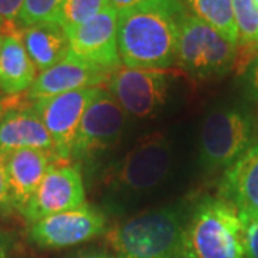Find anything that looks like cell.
<instances>
[{
	"mask_svg": "<svg viewBox=\"0 0 258 258\" xmlns=\"http://www.w3.org/2000/svg\"><path fill=\"white\" fill-rule=\"evenodd\" d=\"M108 6V0H64L57 18L63 29L79 26L95 18Z\"/></svg>",
	"mask_w": 258,
	"mask_h": 258,
	"instance_id": "44dd1931",
	"label": "cell"
},
{
	"mask_svg": "<svg viewBox=\"0 0 258 258\" xmlns=\"http://www.w3.org/2000/svg\"><path fill=\"white\" fill-rule=\"evenodd\" d=\"M2 113H3V99L0 98V116H2Z\"/></svg>",
	"mask_w": 258,
	"mask_h": 258,
	"instance_id": "4dcf8cb0",
	"label": "cell"
},
{
	"mask_svg": "<svg viewBox=\"0 0 258 258\" xmlns=\"http://www.w3.org/2000/svg\"><path fill=\"white\" fill-rule=\"evenodd\" d=\"M142 2H145V0H108V5L111 6L112 9H115L118 13H120L123 10L137 6V5L142 3Z\"/></svg>",
	"mask_w": 258,
	"mask_h": 258,
	"instance_id": "83f0119b",
	"label": "cell"
},
{
	"mask_svg": "<svg viewBox=\"0 0 258 258\" xmlns=\"http://www.w3.org/2000/svg\"><path fill=\"white\" fill-rule=\"evenodd\" d=\"M25 0H0V18L8 22H16Z\"/></svg>",
	"mask_w": 258,
	"mask_h": 258,
	"instance_id": "484cf974",
	"label": "cell"
},
{
	"mask_svg": "<svg viewBox=\"0 0 258 258\" xmlns=\"http://www.w3.org/2000/svg\"><path fill=\"white\" fill-rule=\"evenodd\" d=\"M218 197L241 214L258 212V142L224 171Z\"/></svg>",
	"mask_w": 258,
	"mask_h": 258,
	"instance_id": "e0dca14e",
	"label": "cell"
},
{
	"mask_svg": "<svg viewBox=\"0 0 258 258\" xmlns=\"http://www.w3.org/2000/svg\"><path fill=\"white\" fill-rule=\"evenodd\" d=\"M108 230V218L99 208L85 204L72 211L49 215L30 224L29 240L43 249L74 247L102 235Z\"/></svg>",
	"mask_w": 258,
	"mask_h": 258,
	"instance_id": "ba28073f",
	"label": "cell"
},
{
	"mask_svg": "<svg viewBox=\"0 0 258 258\" xmlns=\"http://www.w3.org/2000/svg\"><path fill=\"white\" fill-rule=\"evenodd\" d=\"M172 164L171 139L162 132L148 135L106 172V189L120 198L147 195L168 178Z\"/></svg>",
	"mask_w": 258,
	"mask_h": 258,
	"instance_id": "277c9868",
	"label": "cell"
},
{
	"mask_svg": "<svg viewBox=\"0 0 258 258\" xmlns=\"http://www.w3.org/2000/svg\"><path fill=\"white\" fill-rule=\"evenodd\" d=\"M16 149H43L56 154L52 137L36 111L19 101L6 99L0 116V152Z\"/></svg>",
	"mask_w": 258,
	"mask_h": 258,
	"instance_id": "5bb4252c",
	"label": "cell"
},
{
	"mask_svg": "<svg viewBox=\"0 0 258 258\" xmlns=\"http://www.w3.org/2000/svg\"><path fill=\"white\" fill-rule=\"evenodd\" d=\"M36 71L23 46L22 29L16 22H8L0 43V91L9 96L28 92L36 79Z\"/></svg>",
	"mask_w": 258,
	"mask_h": 258,
	"instance_id": "2e32d148",
	"label": "cell"
},
{
	"mask_svg": "<svg viewBox=\"0 0 258 258\" xmlns=\"http://www.w3.org/2000/svg\"><path fill=\"white\" fill-rule=\"evenodd\" d=\"M195 18L220 32L231 43L238 46V32L234 19L232 0H184Z\"/></svg>",
	"mask_w": 258,
	"mask_h": 258,
	"instance_id": "d6986e66",
	"label": "cell"
},
{
	"mask_svg": "<svg viewBox=\"0 0 258 258\" xmlns=\"http://www.w3.org/2000/svg\"><path fill=\"white\" fill-rule=\"evenodd\" d=\"M244 92L251 101L258 102V52L240 71Z\"/></svg>",
	"mask_w": 258,
	"mask_h": 258,
	"instance_id": "cb8c5ba5",
	"label": "cell"
},
{
	"mask_svg": "<svg viewBox=\"0 0 258 258\" xmlns=\"http://www.w3.org/2000/svg\"><path fill=\"white\" fill-rule=\"evenodd\" d=\"M22 42L30 60L40 72L62 62L71 52L64 29L55 22L22 28Z\"/></svg>",
	"mask_w": 258,
	"mask_h": 258,
	"instance_id": "ac0fdd59",
	"label": "cell"
},
{
	"mask_svg": "<svg viewBox=\"0 0 258 258\" xmlns=\"http://www.w3.org/2000/svg\"><path fill=\"white\" fill-rule=\"evenodd\" d=\"M72 258H118L115 254H112L106 249L101 248H91V249H85L82 252L76 254Z\"/></svg>",
	"mask_w": 258,
	"mask_h": 258,
	"instance_id": "4316f807",
	"label": "cell"
},
{
	"mask_svg": "<svg viewBox=\"0 0 258 258\" xmlns=\"http://www.w3.org/2000/svg\"><path fill=\"white\" fill-rule=\"evenodd\" d=\"M126 123V113L111 92L102 89L86 111L75 139L72 158L91 159L119 142Z\"/></svg>",
	"mask_w": 258,
	"mask_h": 258,
	"instance_id": "30bf717a",
	"label": "cell"
},
{
	"mask_svg": "<svg viewBox=\"0 0 258 258\" xmlns=\"http://www.w3.org/2000/svg\"><path fill=\"white\" fill-rule=\"evenodd\" d=\"M6 23H8V20L0 18V43H2L3 36H5V32H6Z\"/></svg>",
	"mask_w": 258,
	"mask_h": 258,
	"instance_id": "f546056e",
	"label": "cell"
},
{
	"mask_svg": "<svg viewBox=\"0 0 258 258\" xmlns=\"http://www.w3.org/2000/svg\"><path fill=\"white\" fill-rule=\"evenodd\" d=\"M6 155L0 152V215L8 214L13 208L12 198H10L9 182H8V174H6Z\"/></svg>",
	"mask_w": 258,
	"mask_h": 258,
	"instance_id": "d4e9b609",
	"label": "cell"
},
{
	"mask_svg": "<svg viewBox=\"0 0 258 258\" xmlns=\"http://www.w3.org/2000/svg\"><path fill=\"white\" fill-rule=\"evenodd\" d=\"M238 62V46L205 22L186 13L178 39L176 64L194 79H218Z\"/></svg>",
	"mask_w": 258,
	"mask_h": 258,
	"instance_id": "8992f818",
	"label": "cell"
},
{
	"mask_svg": "<svg viewBox=\"0 0 258 258\" xmlns=\"http://www.w3.org/2000/svg\"><path fill=\"white\" fill-rule=\"evenodd\" d=\"M112 72L88 63L69 52L62 62L37 75L33 85L26 92L29 101L56 96L88 88H99L108 83Z\"/></svg>",
	"mask_w": 258,
	"mask_h": 258,
	"instance_id": "4fadbf2b",
	"label": "cell"
},
{
	"mask_svg": "<svg viewBox=\"0 0 258 258\" xmlns=\"http://www.w3.org/2000/svg\"><path fill=\"white\" fill-rule=\"evenodd\" d=\"M186 13L181 0H145L118 13L120 62L132 69L159 71L175 64Z\"/></svg>",
	"mask_w": 258,
	"mask_h": 258,
	"instance_id": "6da1fadb",
	"label": "cell"
},
{
	"mask_svg": "<svg viewBox=\"0 0 258 258\" xmlns=\"http://www.w3.org/2000/svg\"><path fill=\"white\" fill-rule=\"evenodd\" d=\"M85 204L86 192L79 168L59 159L49 166L36 192L19 212L29 224H33L49 215L78 210Z\"/></svg>",
	"mask_w": 258,
	"mask_h": 258,
	"instance_id": "9c48e42d",
	"label": "cell"
},
{
	"mask_svg": "<svg viewBox=\"0 0 258 258\" xmlns=\"http://www.w3.org/2000/svg\"><path fill=\"white\" fill-rule=\"evenodd\" d=\"M238 32V49L244 50L241 69L258 52V5L255 0H232Z\"/></svg>",
	"mask_w": 258,
	"mask_h": 258,
	"instance_id": "ffe728a7",
	"label": "cell"
},
{
	"mask_svg": "<svg viewBox=\"0 0 258 258\" xmlns=\"http://www.w3.org/2000/svg\"><path fill=\"white\" fill-rule=\"evenodd\" d=\"M182 249L191 258H245L237 208L220 197L201 198L185 221Z\"/></svg>",
	"mask_w": 258,
	"mask_h": 258,
	"instance_id": "7a4b0ae2",
	"label": "cell"
},
{
	"mask_svg": "<svg viewBox=\"0 0 258 258\" xmlns=\"http://www.w3.org/2000/svg\"><path fill=\"white\" fill-rule=\"evenodd\" d=\"M171 76L159 69L118 68L108 81V89L126 115L145 119L162 111L169 99Z\"/></svg>",
	"mask_w": 258,
	"mask_h": 258,
	"instance_id": "52a82bcc",
	"label": "cell"
},
{
	"mask_svg": "<svg viewBox=\"0 0 258 258\" xmlns=\"http://www.w3.org/2000/svg\"><path fill=\"white\" fill-rule=\"evenodd\" d=\"M178 258H191V257H188V255H186V254L184 252V249H182V252L179 254V257H178Z\"/></svg>",
	"mask_w": 258,
	"mask_h": 258,
	"instance_id": "1f68e13d",
	"label": "cell"
},
{
	"mask_svg": "<svg viewBox=\"0 0 258 258\" xmlns=\"http://www.w3.org/2000/svg\"><path fill=\"white\" fill-rule=\"evenodd\" d=\"M255 122L241 106H221L207 113L200 137V164L215 172L230 168L255 144Z\"/></svg>",
	"mask_w": 258,
	"mask_h": 258,
	"instance_id": "5b68a950",
	"label": "cell"
},
{
	"mask_svg": "<svg viewBox=\"0 0 258 258\" xmlns=\"http://www.w3.org/2000/svg\"><path fill=\"white\" fill-rule=\"evenodd\" d=\"M240 214L244 228V254L245 258H258V212Z\"/></svg>",
	"mask_w": 258,
	"mask_h": 258,
	"instance_id": "603a6c76",
	"label": "cell"
},
{
	"mask_svg": "<svg viewBox=\"0 0 258 258\" xmlns=\"http://www.w3.org/2000/svg\"><path fill=\"white\" fill-rule=\"evenodd\" d=\"M63 2L64 0H25L16 22L22 28L43 22L57 23Z\"/></svg>",
	"mask_w": 258,
	"mask_h": 258,
	"instance_id": "7402d4cb",
	"label": "cell"
},
{
	"mask_svg": "<svg viewBox=\"0 0 258 258\" xmlns=\"http://www.w3.org/2000/svg\"><path fill=\"white\" fill-rule=\"evenodd\" d=\"M255 2H257V5H258V0H255Z\"/></svg>",
	"mask_w": 258,
	"mask_h": 258,
	"instance_id": "d6a6232c",
	"label": "cell"
},
{
	"mask_svg": "<svg viewBox=\"0 0 258 258\" xmlns=\"http://www.w3.org/2000/svg\"><path fill=\"white\" fill-rule=\"evenodd\" d=\"M5 155L12 205L22 211L36 192L49 166L59 158L43 149H16Z\"/></svg>",
	"mask_w": 258,
	"mask_h": 258,
	"instance_id": "9a60e30c",
	"label": "cell"
},
{
	"mask_svg": "<svg viewBox=\"0 0 258 258\" xmlns=\"http://www.w3.org/2000/svg\"><path fill=\"white\" fill-rule=\"evenodd\" d=\"M99 91L101 88H88L32 101V108L52 137L59 159L69 161L72 158L75 139L83 113Z\"/></svg>",
	"mask_w": 258,
	"mask_h": 258,
	"instance_id": "8fae6325",
	"label": "cell"
},
{
	"mask_svg": "<svg viewBox=\"0 0 258 258\" xmlns=\"http://www.w3.org/2000/svg\"><path fill=\"white\" fill-rule=\"evenodd\" d=\"M185 221L175 208L145 211L108 232L118 258H178Z\"/></svg>",
	"mask_w": 258,
	"mask_h": 258,
	"instance_id": "3957f363",
	"label": "cell"
},
{
	"mask_svg": "<svg viewBox=\"0 0 258 258\" xmlns=\"http://www.w3.org/2000/svg\"><path fill=\"white\" fill-rule=\"evenodd\" d=\"M71 53L108 72L120 68L118 50V12L108 5L95 18L64 29Z\"/></svg>",
	"mask_w": 258,
	"mask_h": 258,
	"instance_id": "7c38bea8",
	"label": "cell"
},
{
	"mask_svg": "<svg viewBox=\"0 0 258 258\" xmlns=\"http://www.w3.org/2000/svg\"><path fill=\"white\" fill-rule=\"evenodd\" d=\"M10 249V237L5 232H0V258H6Z\"/></svg>",
	"mask_w": 258,
	"mask_h": 258,
	"instance_id": "f1b7e54d",
	"label": "cell"
}]
</instances>
